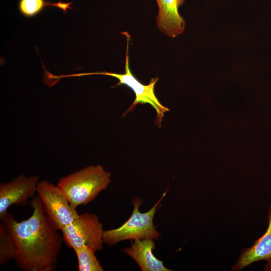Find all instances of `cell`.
I'll use <instances>...</instances> for the list:
<instances>
[{
  "label": "cell",
  "mask_w": 271,
  "mask_h": 271,
  "mask_svg": "<svg viewBox=\"0 0 271 271\" xmlns=\"http://www.w3.org/2000/svg\"><path fill=\"white\" fill-rule=\"evenodd\" d=\"M32 215L18 221L8 213L1 220L13 239L16 265L23 271H54L64 241L50 222L39 196L32 198Z\"/></svg>",
  "instance_id": "cell-1"
},
{
  "label": "cell",
  "mask_w": 271,
  "mask_h": 271,
  "mask_svg": "<svg viewBox=\"0 0 271 271\" xmlns=\"http://www.w3.org/2000/svg\"><path fill=\"white\" fill-rule=\"evenodd\" d=\"M111 173L100 165H90L61 177L57 186L74 208L94 200L111 183Z\"/></svg>",
  "instance_id": "cell-2"
},
{
  "label": "cell",
  "mask_w": 271,
  "mask_h": 271,
  "mask_svg": "<svg viewBox=\"0 0 271 271\" xmlns=\"http://www.w3.org/2000/svg\"><path fill=\"white\" fill-rule=\"evenodd\" d=\"M166 194V192H165L154 206L144 213L139 210L142 200L139 197H134L132 201L133 209L129 218L118 228L104 230V243L113 246L126 240L159 238L160 234L157 230L153 220Z\"/></svg>",
  "instance_id": "cell-3"
},
{
  "label": "cell",
  "mask_w": 271,
  "mask_h": 271,
  "mask_svg": "<svg viewBox=\"0 0 271 271\" xmlns=\"http://www.w3.org/2000/svg\"><path fill=\"white\" fill-rule=\"evenodd\" d=\"M126 38L127 39L124 73L97 72L87 73L86 74L87 75H106L117 78L119 82L115 86L120 85H126L133 91L136 96L134 101L123 115L132 111L138 104H149L155 109L157 113L155 123L159 127H161L164 114L166 112L169 111V109L161 104L155 93V86L159 78L158 77L153 78L148 84L145 85L133 75L129 66L128 52L129 37L126 36Z\"/></svg>",
  "instance_id": "cell-4"
},
{
  "label": "cell",
  "mask_w": 271,
  "mask_h": 271,
  "mask_svg": "<svg viewBox=\"0 0 271 271\" xmlns=\"http://www.w3.org/2000/svg\"><path fill=\"white\" fill-rule=\"evenodd\" d=\"M64 242L74 250L82 246H88L95 251L102 249L104 230L103 224L95 214L84 212L61 230Z\"/></svg>",
  "instance_id": "cell-5"
},
{
  "label": "cell",
  "mask_w": 271,
  "mask_h": 271,
  "mask_svg": "<svg viewBox=\"0 0 271 271\" xmlns=\"http://www.w3.org/2000/svg\"><path fill=\"white\" fill-rule=\"evenodd\" d=\"M37 193L45 214L51 224L58 231L71 224L79 216L57 185L47 180L39 181Z\"/></svg>",
  "instance_id": "cell-6"
},
{
  "label": "cell",
  "mask_w": 271,
  "mask_h": 271,
  "mask_svg": "<svg viewBox=\"0 0 271 271\" xmlns=\"http://www.w3.org/2000/svg\"><path fill=\"white\" fill-rule=\"evenodd\" d=\"M38 176L19 175L9 182L0 184V219L12 206L24 205L37 193Z\"/></svg>",
  "instance_id": "cell-7"
},
{
  "label": "cell",
  "mask_w": 271,
  "mask_h": 271,
  "mask_svg": "<svg viewBox=\"0 0 271 271\" xmlns=\"http://www.w3.org/2000/svg\"><path fill=\"white\" fill-rule=\"evenodd\" d=\"M185 0H156L158 7L157 25L163 34L174 38L182 34L185 22L179 12V8Z\"/></svg>",
  "instance_id": "cell-8"
},
{
  "label": "cell",
  "mask_w": 271,
  "mask_h": 271,
  "mask_svg": "<svg viewBox=\"0 0 271 271\" xmlns=\"http://www.w3.org/2000/svg\"><path fill=\"white\" fill-rule=\"evenodd\" d=\"M131 246L122 250L132 258L142 271H171L166 267L162 260L154 254L156 248L154 239H142L133 240Z\"/></svg>",
  "instance_id": "cell-9"
},
{
  "label": "cell",
  "mask_w": 271,
  "mask_h": 271,
  "mask_svg": "<svg viewBox=\"0 0 271 271\" xmlns=\"http://www.w3.org/2000/svg\"><path fill=\"white\" fill-rule=\"evenodd\" d=\"M260 260L271 261V206L268 209L266 231L250 247L243 250L233 270H241L254 262Z\"/></svg>",
  "instance_id": "cell-10"
},
{
  "label": "cell",
  "mask_w": 271,
  "mask_h": 271,
  "mask_svg": "<svg viewBox=\"0 0 271 271\" xmlns=\"http://www.w3.org/2000/svg\"><path fill=\"white\" fill-rule=\"evenodd\" d=\"M78 261V271H103V266L97 259L95 250L88 246L73 250Z\"/></svg>",
  "instance_id": "cell-11"
},
{
  "label": "cell",
  "mask_w": 271,
  "mask_h": 271,
  "mask_svg": "<svg viewBox=\"0 0 271 271\" xmlns=\"http://www.w3.org/2000/svg\"><path fill=\"white\" fill-rule=\"evenodd\" d=\"M15 246L11 235L2 222L0 224V266L15 259Z\"/></svg>",
  "instance_id": "cell-12"
},
{
  "label": "cell",
  "mask_w": 271,
  "mask_h": 271,
  "mask_svg": "<svg viewBox=\"0 0 271 271\" xmlns=\"http://www.w3.org/2000/svg\"><path fill=\"white\" fill-rule=\"evenodd\" d=\"M50 3L45 0H20L19 8L24 16L33 17L40 13L45 7H50Z\"/></svg>",
  "instance_id": "cell-13"
},
{
  "label": "cell",
  "mask_w": 271,
  "mask_h": 271,
  "mask_svg": "<svg viewBox=\"0 0 271 271\" xmlns=\"http://www.w3.org/2000/svg\"><path fill=\"white\" fill-rule=\"evenodd\" d=\"M72 4V2H69L68 3H64L61 2V1H59V2L57 3H52L50 4V7H54L59 8L61 9H62L63 11V13H65L67 12V10L68 9H72V8L70 7V5Z\"/></svg>",
  "instance_id": "cell-14"
}]
</instances>
